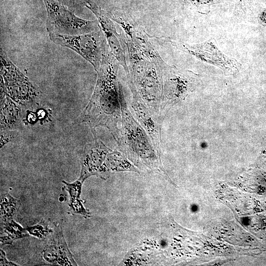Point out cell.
<instances>
[{
    "mask_svg": "<svg viewBox=\"0 0 266 266\" xmlns=\"http://www.w3.org/2000/svg\"><path fill=\"white\" fill-rule=\"evenodd\" d=\"M132 107L138 122L144 129L158 153L161 156V123L149 111L137 94H132Z\"/></svg>",
    "mask_w": 266,
    "mask_h": 266,
    "instance_id": "obj_11",
    "label": "cell"
},
{
    "mask_svg": "<svg viewBox=\"0 0 266 266\" xmlns=\"http://www.w3.org/2000/svg\"><path fill=\"white\" fill-rule=\"evenodd\" d=\"M0 265L1 266H16L15 264L8 262L5 258V253L0 249Z\"/></svg>",
    "mask_w": 266,
    "mask_h": 266,
    "instance_id": "obj_21",
    "label": "cell"
},
{
    "mask_svg": "<svg viewBox=\"0 0 266 266\" xmlns=\"http://www.w3.org/2000/svg\"><path fill=\"white\" fill-rule=\"evenodd\" d=\"M54 233L43 251L48 262L62 266H76L64 237L62 226L55 225Z\"/></svg>",
    "mask_w": 266,
    "mask_h": 266,
    "instance_id": "obj_12",
    "label": "cell"
},
{
    "mask_svg": "<svg viewBox=\"0 0 266 266\" xmlns=\"http://www.w3.org/2000/svg\"><path fill=\"white\" fill-rule=\"evenodd\" d=\"M47 13L46 28L49 33L76 35L87 33L100 29L98 20H87L55 0H43Z\"/></svg>",
    "mask_w": 266,
    "mask_h": 266,
    "instance_id": "obj_5",
    "label": "cell"
},
{
    "mask_svg": "<svg viewBox=\"0 0 266 266\" xmlns=\"http://www.w3.org/2000/svg\"><path fill=\"white\" fill-rule=\"evenodd\" d=\"M106 164L109 174L129 171L140 173V170L122 153L111 151L107 155Z\"/></svg>",
    "mask_w": 266,
    "mask_h": 266,
    "instance_id": "obj_15",
    "label": "cell"
},
{
    "mask_svg": "<svg viewBox=\"0 0 266 266\" xmlns=\"http://www.w3.org/2000/svg\"><path fill=\"white\" fill-rule=\"evenodd\" d=\"M83 182L79 179L71 183L63 181L65 184L64 188L68 192L70 197L69 213L80 214L85 217H90V213L84 207L80 198Z\"/></svg>",
    "mask_w": 266,
    "mask_h": 266,
    "instance_id": "obj_14",
    "label": "cell"
},
{
    "mask_svg": "<svg viewBox=\"0 0 266 266\" xmlns=\"http://www.w3.org/2000/svg\"><path fill=\"white\" fill-rule=\"evenodd\" d=\"M163 80V117L170 107L183 99L193 88L194 74L187 71L179 70L167 65L162 64Z\"/></svg>",
    "mask_w": 266,
    "mask_h": 266,
    "instance_id": "obj_7",
    "label": "cell"
},
{
    "mask_svg": "<svg viewBox=\"0 0 266 266\" xmlns=\"http://www.w3.org/2000/svg\"><path fill=\"white\" fill-rule=\"evenodd\" d=\"M18 133L14 130L0 131V148L10 141L14 140Z\"/></svg>",
    "mask_w": 266,
    "mask_h": 266,
    "instance_id": "obj_20",
    "label": "cell"
},
{
    "mask_svg": "<svg viewBox=\"0 0 266 266\" xmlns=\"http://www.w3.org/2000/svg\"><path fill=\"white\" fill-rule=\"evenodd\" d=\"M27 230L30 234L40 239L45 237L49 233L53 232L52 230L48 228L47 225L43 222L29 227Z\"/></svg>",
    "mask_w": 266,
    "mask_h": 266,
    "instance_id": "obj_18",
    "label": "cell"
},
{
    "mask_svg": "<svg viewBox=\"0 0 266 266\" xmlns=\"http://www.w3.org/2000/svg\"><path fill=\"white\" fill-rule=\"evenodd\" d=\"M91 132L93 140L85 145L80 159L81 172L78 179L83 182L91 176L105 179L110 175L106 161L112 150L100 139L96 130Z\"/></svg>",
    "mask_w": 266,
    "mask_h": 266,
    "instance_id": "obj_9",
    "label": "cell"
},
{
    "mask_svg": "<svg viewBox=\"0 0 266 266\" xmlns=\"http://www.w3.org/2000/svg\"><path fill=\"white\" fill-rule=\"evenodd\" d=\"M121 125L115 140L120 151L139 170L156 172L173 183L163 167L161 156L128 108L124 94L121 99Z\"/></svg>",
    "mask_w": 266,
    "mask_h": 266,
    "instance_id": "obj_2",
    "label": "cell"
},
{
    "mask_svg": "<svg viewBox=\"0 0 266 266\" xmlns=\"http://www.w3.org/2000/svg\"><path fill=\"white\" fill-rule=\"evenodd\" d=\"M19 104L8 96L3 80L0 81V131L15 130L20 120Z\"/></svg>",
    "mask_w": 266,
    "mask_h": 266,
    "instance_id": "obj_13",
    "label": "cell"
},
{
    "mask_svg": "<svg viewBox=\"0 0 266 266\" xmlns=\"http://www.w3.org/2000/svg\"><path fill=\"white\" fill-rule=\"evenodd\" d=\"M132 80L139 97L156 120L161 123L163 103V59L149 56L136 47L128 50Z\"/></svg>",
    "mask_w": 266,
    "mask_h": 266,
    "instance_id": "obj_3",
    "label": "cell"
},
{
    "mask_svg": "<svg viewBox=\"0 0 266 266\" xmlns=\"http://www.w3.org/2000/svg\"><path fill=\"white\" fill-rule=\"evenodd\" d=\"M90 10L97 18L100 28L105 36L112 55L123 68L128 84L132 83L133 81L126 57L127 46L125 37L117 32L116 26L108 16L107 11L102 9L96 4Z\"/></svg>",
    "mask_w": 266,
    "mask_h": 266,
    "instance_id": "obj_10",
    "label": "cell"
},
{
    "mask_svg": "<svg viewBox=\"0 0 266 266\" xmlns=\"http://www.w3.org/2000/svg\"><path fill=\"white\" fill-rule=\"evenodd\" d=\"M119 65L109 50L96 71L97 79L93 95L78 119L79 123L88 125L91 131L98 127H105L115 140L119 134L121 99L124 94L118 77Z\"/></svg>",
    "mask_w": 266,
    "mask_h": 266,
    "instance_id": "obj_1",
    "label": "cell"
},
{
    "mask_svg": "<svg viewBox=\"0 0 266 266\" xmlns=\"http://www.w3.org/2000/svg\"><path fill=\"white\" fill-rule=\"evenodd\" d=\"M0 71L7 94L15 102L26 105L34 101L38 97L37 87L10 61L1 48Z\"/></svg>",
    "mask_w": 266,
    "mask_h": 266,
    "instance_id": "obj_6",
    "label": "cell"
},
{
    "mask_svg": "<svg viewBox=\"0 0 266 266\" xmlns=\"http://www.w3.org/2000/svg\"><path fill=\"white\" fill-rule=\"evenodd\" d=\"M20 205L19 200L13 198L8 194L1 196V218L3 221L13 219Z\"/></svg>",
    "mask_w": 266,
    "mask_h": 266,
    "instance_id": "obj_17",
    "label": "cell"
},
{
    "mask_svg": "<svg viewBox=\"0 0 266 266\" xmlns=\"http://www.w3.org/2000/svg\"><path fill=\"white\" fill-rule=\"evenodd\" d=\"M162 41L169 42L171 45L184 52L196 57L208 63L220 67L224 72L229 74L236 73L241 65L233 59L225 56L218 48L213 38L205 42L195 45H190L183 42L173 41L164 37L153 36Z\"/></svg>",
    "mask_w": 266,
    "mask_h": 266,
    "instance_id": "obj_8",
    "label": "cell"
},
{
    "mask_svg": "<svg viewBox=\"0 0 266 266\" xmlns=\"http://www.w3.org/2000/svg\"><path fill=\"white\" fill-rule=\"evenodd\" d=\"M3 229L6 236L0 237L1 244H11L16 239L28 236L25 229L14 222L13 219L3 221Z\"/></svg>",
    "mask_w": 266,
    "mask_h": 266,
    "instance_id": "obj_16",
    "label": "cell"
},
{
    "mask_svg": "<svg viewBox=\"0 0 266 266\" xmlns=\"http://www.w3.org/2000/svg\"><path fill=\"white\" fill-rule=\"evenodd\" d=\"M74 12L81 9L83 6L86 7L89 0H55Z\"/></svg>",
    "mask_w": 266,
    "mask_h": 266,
    "instance_id": "obj_19",
    "label": "cell"
},
{
    "mask_svg": "<svg viewBox=\"0 0 266 266\" xmlns=\"http://www.w3.org/2000/svg\"><path fill=\"white\" fill-rule=\"evenodd\" d=\"M50 39L55 43L67 47L89 62L97 71L102 60L110 50L105 36L100 28L91 33L68 35L49 33Z\"/></svg>",
    "mask_w": 266,
    "mask_h": 266,
    "instance_id": "obj_4",
    "label": "cell"
}]
</instances>
